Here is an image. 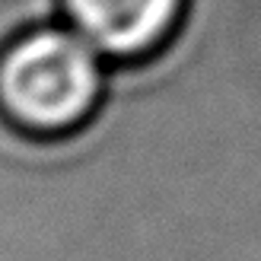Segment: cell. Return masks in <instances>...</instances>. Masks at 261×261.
Returning <instances> with one entry per match:
<instances>
[{
	"mask_svg": "<svg viewBox=\"0 0 261 261\" xmlns=\"http://www.w3.org/2000/svg\"><path fill=\"white\" fill-rule=\"evenodd\" d=\"M178 4L181 0H67V10L93 48L134 55L166 35Z\"/></svg>",
	"mask_w": 261,
	"mask_h": 261,
	"instance_id": "cell-2",
	"label": "cell"
},
{
	"mask_svg": "<svg viewBox=\"0 0 261 261\" xmlns=\"http://www.w3.org/2000/svg\"><path fill=\"white\" fill-rule=\"evenodd\" d=\"M99 64L93 45L70 32H38L0 64V99L22 124L61 127L93 106Z\"/></svg>",
	"mask_w": 261,
	"mask_h": 261,
	"instance_id": "cell-1",
	"label": "cell"
}]
</instances>
